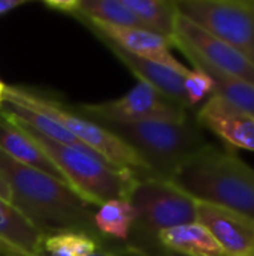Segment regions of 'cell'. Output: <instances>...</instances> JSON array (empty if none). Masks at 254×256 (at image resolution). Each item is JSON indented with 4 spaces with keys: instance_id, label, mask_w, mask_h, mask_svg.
I'll list each match as a JSON object with an SVG mask.
<instances>
[{
    "instance_id": "obj_1",
    "label": "cell",
    "mask_w": 254,
    "mask_h": 256,
    "mask_svg": "<svg viewBox=\"0 0 254 256\" xmlns=\"http://www.w3.org/2000/svg\"><path fill=\"white\" fill-rule=\"evenodd\" d=\"M0 172L10 189V204L45 237L84 232L105 240L96 230L94 206L66 183L39 170L21 165L0 150Z\"/></svg>"
},
{
    "instance_id": "obj_2",
    "label": "cell",
    "mask_w": 254,
    "mask_h": 256,
    "mask_svg": "<svg viewBox=\"0 0 254 256\" xmlns=\"http://www.w3.org/2000/svg\"><path fill=\"white\" fill-rule=\"evenodd\" d=\"M169 182L196 202L228 208L254 220V170L231 152L207 144Z\"/></svg>"
},
{
    "instance_id": "obj_3",
    "label": "cell",
    "mask_w": 254,
    "mask_h": 256,
    "mask_svg": "<svg viewBox=\"0 0 254 256\" xmlns=\"http://www.w3.org/2000/svg\"><path fill=\"white\" fill-rule=\"evenodd\" d=\"M10 120L16 123L45 152L49 160L60 171L66 184L82 200L94 207H99L111 200H129L135 183L139 180L138 176L112 166L87 147L55 142L42 136L28 126L13 118Z\"/></svg>"
},
{
    "instance_id": "obj_4",
    "label": "cell",
    "mask_w": 254,
    "mask_h": 256,
    "mask_svg": "<svg viewBox=\"0 0 254 256\" xmlns=\"http://www.w3.org/2000/svg\"><path fill=\"white\" fill-rule=\"evenodd\" d=\"M127 144L156 178L171 180L177 170L208 142L196 120L99 123Z\"/></svg>"
},
{
    "instance_id": "obj_5",
    "label": "cell",
    "mask_w": 254,
    "mask_h": 256,
    "mask_svg": "<svg viewBox=\"0 0 254 256\" xmlns=\"http://www.w3.org/2000/svg\"><path fill=\"white\" fill-rule=\"evenodd\" d=\"M129 202L136 219L126 243V256L150 254L160 248L157 237L162 231L198 222V202L169 180L139 178Z\"/></svg>"
},
{
    "instance_id": "obj_6",
    "label": "cell",
    "mask_w": 254,
    "mask_h": 256,
    "mask_svg": "<svg viewBox=\"0 0 254 256\" xmlns=\"http://www.w3.org/2000/svg\"><path fill=\"white\" fill-rule=\"evenodd\" d=\"M1 102L19 104L48 116L60 126H63L69 134H72L82 146L118 170L130 171L139 178L154 177L148 165L120 138H117L99 123L64 108L58 100L4 84L1 92Z\"/></svg>"
},
{
    "instance_id": "obj_7",
    "label": "cell",
    "mask_w": 254,
    "mask_h": 256,
    "mask_svg": "<svg viewBox=\"0 0 254 256\" xmlns=\"http://www.w3.org/2000/svg\"><path fill=\"white\" fill-rule=\"evenodd\" d=\"M175 8L254 64V0H177Z\"/></svg>"
},
{
    "instance_id": "obj_8",
    "label": "cell",
    "mask_w": 254,
    "mask_h": 256,
    "mask_svg": "<svg viewBox=\"0 0 254 256\" xmlns=\"http://www.w3.org/2000/svg\"><path fill=\"white\" fill-rule=\"evenodd\" d=\"M78 111L84 117H91L96 123L183 122L190 118L189 110L169 100L144 81H138L133 88L118 99L79 105Z\"/></svg>"
},
{
    "instance_id": "obj_9",
    "label": "cell",
    "mask_w": 254,
    "mask_h": 256,
    "mask_svg": "<svg viewBox=\"0 0 254 256\" xmlns=\"http://www.w3.org/2000/svg\"><path fill=\"white\" fill-rule=\"evenodd\" d=\"M171 45L177 46L192 63L207 64L254 86V64L240 51L180 14L177 15Z\"/></svg>"
},
{
    "instance_id": "obj_10",
    "label": "cell",
    "mask_w": 254,
    "mask_h": 256,
    "mask_svg": "<svg viewBox=\"0 0 254 256\" xmlns=\"http://www.w3.org/2000/svg\"><path fill=\"white\" fill-rule=\"evenodd\" d=\"M79 20L84 24H87L102 40L111 42L129 54L165 64L183 75H189L192 70L187 66H184L181 62H178L177 57L171 52V46H172L171 42L156 33H151L145 28L118 27V26H111V24L84 20V18Z\"/></svg>"
},
{
    "instance_id": "obj_11",
    "label": "cell",
    "mask_w": 254,
    "mask_h": 256,
    "mask_svg": "<svg viewBox=\"0 0 254 256\" xmlns=\"http://www.w3.org/2000/svg\"><path fill=\"white\" fill-rule=\"evenodd\" d=\"M196 122L228 146L254 152V116L211 94L198 110Z\"/></svg>"
},
{
    "instance_id": "obj_12",
    "label": "cell",
    "mask_w": 254,
    "mask_h": 256,
    "mask_svg": "<svg viewBox=\"0 0 254 256\" xmlns=\"http://www.w3.org/2000/svg\"><path fill=\"white\" fill-rule=\"evenodd\" d=\"M198 222L226 256H254V220L232 210L198 202Z\"/></svg>"
},
{
    "instance_id": "obj_13",
    "label": "cell",
    "mask_w": 254,
    "mask_h": 256,
    "mask_svg": "<svg viewBox=\"0 0 254 256\" xmlns=\"http://www.w3.org/2000/svg\"><path fill=\"white\" fill-rule=\"evenodd\" d=\"M103 42L117 56V58L126 68H129V70L138 78V81H144V82L150 84L151 87H154L159 93H162L169 100L178 104L180 106H183L186 110H190V104H189L186 88H184V80L187 75H183L165 64L150 62L147 58H141L133 54H129L111 42H106V40H103Z\"/></svg>"
},
{
    "instance_id": "obj_14",
    "label": "cell",
    "mask_w": 254,
    "mask_h": 256,
    "mask_svg": "<svg viewBox=\"0 0 254 256\" xmlns=\"http://www.w3.org/2000/svg\"><path fill=\"white\" fill-rule=\"evenodd\" d=\"M0 150L12 160L39 170L66 183L45 152L10 118L0 114Z\"/></svg>"
},
{
    "instance_id": "obj_15",
    "label": "cell",
    "mask_w": 254,
    "mask_h": 256,
    "mask_svg": "<svg viewBox=\"0 0 254 256\" xmlns=\"http://www.w3.org/2000/svg\"><path fill=\"white\" fill-rule=\"evenodd\" d=\"M45 236L10 202L0 200V240L24 256H42Z\"/></svg>"
},
{
    "instance_id": "obj_16",
    "label": "cell",
    "mask_w": 254,
    "mask_h": 256,
    "mask_svg": "<svg viewBox=\"0 0 254 256\" xmlns=\"http://www.w3.org/2000/svg\"><path fill=\"white\" fill-rule=\"evenodd\" d=\"M162 248L187 256H226L210 231L199 222L180 225L159 234Z\"/></svg>"
},
{
    "instance_id": "obj_17",
    "label": "cell",
    "mask_w": 254,
    "mask_h": 256,
    "mask_svg": "<svg viewBox=\"0 0 254 256\" xmlns=\"http://www.w3.org/2000/svg\"><path fill=\"white\" fill-rule=\"evenodd\" d=\"M126 8L138 18L142 28L171 42L175 32L177 8L172 0H123Z\"/></svg>"
},
{
    "instance_id": "obj_18",
    "label": "cell",
    "mask_w": 254,
    "mask_h": 256,
    "mask_svg": "<svg viewBox=\"0 0 254 256\" xmlns=\"http://www.w3.org/2000/svg\"><path fill=\"white\" fill-rule=\"evenodd\" d=\"M136 213L129 200H111L96 208L93 222L97 232L118 243H127Z\"/></svg>"
},
{
    "instance_id": "obj_19",
    "label": "cell",
    "mask_w": 254,
    "mask_h": 256,
    "mask_svg": "<svg viewBox=\"0 0 254 256\" xmlns=\"http://www.w3.org/2000/svg\"><path fill=\"white\" fill-rule=\"evenodd\" d=\"M0 112L28 126L30 129L40 134L42 136L49 138L55 142L76 146V147H85L72 134H69L63 126H60L57 122H54L52 118H49L48 116H45L39 111H34L31 108L22 106V105L13 104V102H1Z\"/></svg>"
},
{
    "instance_id": "obj_20",
    "label": "cell",
    "mask_w": 254,
    "mask_h": 256,
    "mask_svg": "<svg viewBox=\"0 0 254 256\" xmlns=\"http://www.w3.org/2000/svg\"><path fill=\"white\" fill-rule=\"evenodd\" d=\"M70 14L76 15L78 18L111 26L142 28L138 18L126 8L123 0H75Z\"/></svg>"
},
{
    "instance_id": "obj_21",
    "label": "cell",
    "mask_w": 254,
    "mask_h": 256,
    "mask_svg": "<svg viewBox=\"0 0 254 256\" xmlns=\"http://www.w3.org/2000/svg\"><path fill=\"white\" fill-rule=\"evenodd\" d=\"M192 64L196 70L204 72L211 80L213 94L223 98L229 104L254 116V86L229 74L213 69L207 64L202 63H192Z\"/></svg>"
},
{
    "instance_id": "obj_22",
    "label": "cell",
    "mask_w": 254,
    "mask_h": 256,
    "mask_svg": "<svg viewBox=\"0 0 254 256\" xmlns=\"http://www.w3.org/2000/svg\"><path fill=\"white\" fill-rule=\"evenodd\" d=\"M105 249V240L84 232H58L46 236L42 256H90Z\"/></svg>"
},
{
    "instance_id": "obj_23",
    "label": "cell",
    "mask_w": 254,
    "mask_h": 256,
    "mask_svg": "<svg viewBox=\"0 0 254 256\" xmlns=\"http://www.w3.org/2000/svg\"><path fill=\"white\" fill-rule=\"evenodd\" d=\"M186 94L190 104V108L196 105H202L213 94V82L201 70L192 69L190 74L184 80Z\"/></svg>"
},
{
    "instance_id": "obj_24",
    "label": "cell",
    "mask_w": 254,
    "mask_h": 256,
    "mask_svg": "<svg viewBox=\"0 0 254 256\" xmlns=\"http://www.w3.org/2000/svg\"><path fill=\"white\" fill-rule=\"evenodd\" d=\"M27 3H28V0H0V15L7 14L12 9H16Z\"/></svg>"
},
{
    "instance_id": "obj_25",
    "label": "cell",
    "mask_w": 254,
    "mask_h": 256,
    "mask_svg": "<svg viewBox=\"0 0 254 256\" xmlns=\"http://www.w3.org/2000/svg\"><path fill=\"white\" fill-rule=\"evenodd\" d=\"M0 200H3L6 202H10V189H9V184L4 180L1 172H0Z\"/></svg>"
},
{
    "instance_id": "obj_26",
    "label": "cell",
    "mask_w": 254,
    "mask_h": 256,
    "mask_svg": "<svg viewBox=\"0 0 254 256\" xmlns=\"http://www.w3.org/2000/svg\"><path fill=\"white\" fill-rule=\"evenodd\" d=\"M133 256H187L183 255V254H178V252H172L169 249H165V248H157L156 250L150 252V254H145V255H133Z\"/></svg>"
},
{
    "instance_id": "obj_27",
    "label": "cell",
    "mask_w": 254,
    "mask_h": 256,
    "mask_svg": "<svg viewBox=\"0 0 254 256\" xmlns=\"http://www.w3.org/2000/svg\"><path fill=\"white\" fill-rule=\"evenodd\" d=\"M0 255H21V254H18L13 248H10L9 244L0 240Z\"/></svg>"
},
{
    "instance_id": "obj_28",
    "label": "cell",
    "mask_w": 254,
    "mask_h": 256,
    "mask_svg": "<svg viewBox=\"0 0 254 256\" xmlns=\"http://www.w3.org/2000/svg\"><path fill=\"white\" fill-rule=\"evenodd\" d=\"M90 256H117V246H109V248H105L96 254Z\"/></svg>"
},
{
    "instance_id": "obj_29",
    "label": "cell",
    "mask_w": 254,
    "mask_h": 256,
    "mask_svg": "<svg viewBox=\"0 0 254 256\" xmlns=\"http://www.w3.org/2000/svg\"><path fill=\"white\" fill-rule=\"evenodd\" d=\"M3 87H4V84L0 81V104H1V92H3Z\"/></svg>"
},
{
    "instance_id": "obj_30",
    "label": "cell",
    "mask_w": 254,
    "mask_h": 256,
    "mask_svg": "<svg viewBox=\"0 0 254 256\" xmlns=\"http://www.w3.org/2000/svg\"><path fill=\"white\" fill-rule=\"evenodd\" d=\"M0 256H22V255H0Z\"/></svg>"
}]
</instances>
